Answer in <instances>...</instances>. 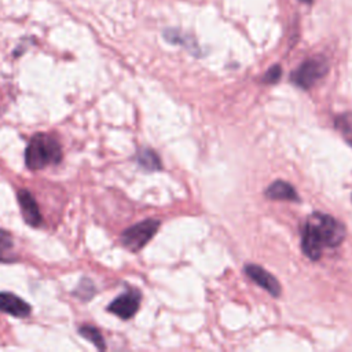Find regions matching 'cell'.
Segmentation results:
<instances>
[{
  "label": "cell",
  "instance_id": "obj_1",
  "mask_svg": "<svg viewBox=\"0 0 352 352\" xmlns=\"http://www.w3.org/2000/svg\"><path fill=\"white\" fill-rule=\"evenodd\" d=\"M345 238V227L337 219L315 212L302 228L301 249L311 260H318L324 248L338 246Z\"/></svg>",
  "mask_w": 352,
  "mask_h": 352
},
{
  "label": "cell",
  "instance_id": "obj_2",
  "mask_svg": "<svg viewBox=\"0 0 352 352\" xmlns=\"http://www.w3.org/2000/svg\"><path fill=\"white\" fill-rule=\"evenodd\" d=\"M60 160L62 147L59 142L48 133H36L25 150V164L32 170L43 169L47 165H56Z\"/></svg>",
  "mask_w": 352,
  "mask_h": 352
},
{
  "label": "cell",
  "instance_id": "obj_3",
  "mask_svg": "<svg viewBox=\"0 0 352 352\" xmlns=\"http://www.w3.org/2000/svg\"><path fill=\"white\" fill-rule=\"evenodd\" d=\"M329 65L323 56H314L304 60L292 74L290 80L302 89H309L327 74Z\"/></svg>",
  "mask_w": 352,
  "mask_h": 352
},
{
  "label": "cell",
  "instance_id": "obj_4",
  "mask_svg": "<svg viewBox=\"0 0 352 352\" xmlns=\"http://www.w3.org/2000/svg\"><path fill=\"white\" fill-rule=\"evenodd\" d=\"M160 224L155 219L143 220L121 234V243L131 252H139L155 235Z\"/></svg>",
  "mask_w": 352,
  "mask_h": 352
},
{
  "label": "cell",
  "instance_id": "obj_5",
  "mask_svg": "<svg viewBox=\"0 0 352 352\" xmlns=\"http://www.w3.org/2000/svg\"><path fill=\"white\" fill-rule=\"evenodd\" d=\"M140 301H142L140 292L136 289H129L125 293L120 294L116 300H113L109 304L107 311L117 315L118 318L126 320L138 312V309L140 307Z\"/></svg>",
  "mask_w": 352,
  "mask_h": 352
},
{
  "label": "cell",
  "instance_id": "obj_6",
  "mask_svg": "<svg viewBox=\"0 0 352 352\" xmlns=\"http://www.w3.org/2000/svg\"><path fill=\"white\" fill-rule=\"evenodd\" d=\"M18 204L21 206V213L23 216V220L26 224L32 227H38L43 221L38 205L34 199V197L30 194V191L22 188L18 191Z\"/></svg>",
  "mask_w": 352,
  "mask_h": 352
},
{
  "label": "cell",
  "instance_id": "obj_7",
  "mask_svg": "<svg viewBox=\"0 0 352 352\" xmlns=\"http://www.w3.org/2000/svg\"><path fill=\"white\" fill-rule=\"evenodd\" d=\"M245 272L246 275L256 282L258 286H261L263 289H265L270 294H272L274 297H279L280 296V285L278 283V280L270 274L267 272L264 268L256 265V264H248L245 267Z\"/></svg>",
  "mask_w": 352,
  "mask_h": 352
},
{
  "label": "cell",
  "instance_id": "obj_8",
  "mask_svg": "<svg viewBox=\"0 0 352 352\" xmlns=\"http://www.w3.org/2000/svg\"><path fill=\"white\" fill-rule=\"evenodd\" d=\"M0 311L10 314L16 318H25L29 316L32 312L30 305L10 292H1L0 293Z\"/></svg>",
  "mask_w": 352,
  "mask_h": 352
},
{
  "label": "cell",
  "instance_id": "obj_9",
  "mask_svg": "<svg viewBox=\"0 0 352 352\" xmlns=\"http://www.w3.org/2000/svg\"><path fill=\"white\" fill-rule=\"evenodd\" d=\"M164 38L170 43V44H177V45H183L186 50H188L191 54L194 55H198L199 54V47L195 41V38L184 32H180L177 29H173V28H169V29H165L164 33H162Z\"/></svg>",
  "mask_w": 352,
  "mask_h": 352
},
{
  "label": "cell",
  "instance_id": "obj_10",
  "mask_svg": "<svg viewBox=\"0 0 352 352\" xmlns=\"http://www.w3.org/2000/svg\"><path fill=\"white\" fill-rule=\"evenodd\" d=\"M265 195L270 199H283V201H298V195L292 184L283 180H276L270 184L265 190Z\"/></svg>",
  "mask_w": 352,
  "mask_h": 352
},
{
  "label": "cell",
  "instance_id": "obj_11",
  "mask_svg": "<svg viewBox=\"0 0 352 352\" xmlns=\"http://www.w3.org/2000/svg\"><path fill=\"white\" fill-rule=\"evenodd\" d=\"M136 161L146 170L161 169V160L151 148H140L136 154Z\"/></svg>",
  "mask_w": 352,
  "mask_h": 352
},
{
  "label": "cell",
  "instance_id": "obj_12",
  "mask_svg": "<svg viewBox=\"0 0 352 352\" xmlns=\"http://www.w3.org/2000/svg\"><path fill=\"white\" fill-rule=\"evenodd\" d=\"M78 334L81 337H84L85 340L91 341L98 349H106L104 340L96 327H94L91 324H82L78 327Z\"/></svg>",
  "mask_w": 352,
  "mask_h": 352
},
{
  "label": "cell",
  "instance_id": "obj_13",
  "mask_svg": "<svg viewBox=\"0 0 352 352\" xmlns=\"http://www.w3.org/2000/svg\"><path fill=\"white\" fill-rule=\"evenodd\" d=\"M336 126L344 135V138L352 144V113H345L337 117Z\"/></svg>",
  "mask_w": 352,
  "mask_h": 352
},
{
  "label": "cell",
  "instance_id": "obj_14",
  "mask_svg": "<svg viewBox=\"0 0 352 352\" xmlns=\"http://www.w3.org/2000/svg\"><path fill=\"white\" fill-rule=\"evenodd\" d=\"M94 293H95V287L89 279H82L77 286V290L74 292V294H77L78 298H82V300L92 298Z\"/></svg>",
  "mask_w": 352,
  "mask_h": 352
},
{
  "label": "cell",
  "instance_id": "obj_15",
  "mask_svg": "<svg viewBox=\"0 0 352 352\" xmlns=\"http://www.w3.org/2000/svg\"><path fill=\"white\" fill-rule=\"evenodd\" d=\"M12 246H14V243H12L11 234L8 231L0 228V260H3L1 254L10 252L12 249Z\"/></svg>",
  "mask_w": 352,
  "mask_h": 352
},
{
  "label": "cell",
  "instance_id": "obj_16",
  "mask_svg": "<svg viewBox=\"0 0 352 352\" xmlns=\"http://www.w3.org/2000/svg\"><path fill=\"white\" fill-rule=\"evenodd\" d=\"M282 76V67L279 65H274L263 77V81L267 84H275Z\"/></svg>",
  "mask_w": 352,
  "mask_h": 352
},
{
  "label": "cell",
  "instance_id": "obj_17",
  "mask_svg": "<svg viewBox=\"0 0 352 352\" xmlns=\"http://www.w3.org/2000/svg\"><path fill=\"white\" fill-rule=\"evenodd\" d=\"M300 1H302V3H311L312 0H300Z\"/></svg>",
  "mask_w": 352,
  "mask_h": 352
}]
</instances>
